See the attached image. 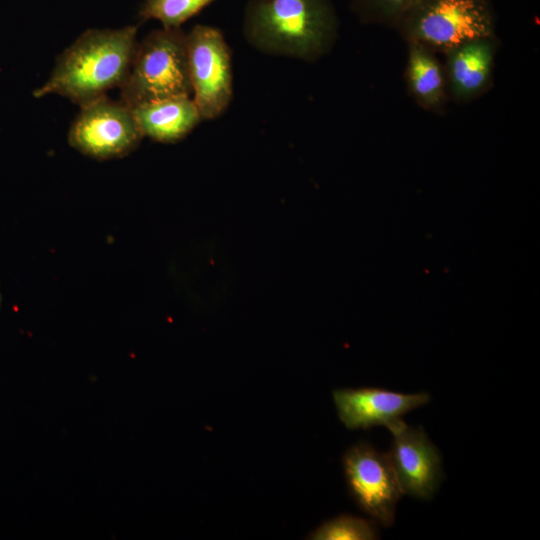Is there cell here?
<instances>
[{
	"mask_svg": "<svg viewBox=\"0 0 540 540\" xmlns=\"http://www.w3.org/2000/svg\"><path fill=\"white\" fill-rule=\"evenodd\" d=\"M242 29L263 54L314 62L332 50L339 24L331 0H248Z\"/></svg>",
	"mask_w": 540,
	"mask_h": 540,
	"instance_id": "1",
	"label": "cell"
},
{
	"mask_svg": "<svg viewBox=\"0 0 540 540\" xmlns=\"http://www.w3.org/2000/svg\"><path fill=\"white\" fill-rule=\"evenodd\" d=\"M132 111L144 137L162 143L182 140L203 121L191 96L146 103Z\"/></svg>",
	"mask_w": 540,
	"mask_h": 540,
	"instance_id": "11",
	"label": "cell"
},
{
	"mask_svg": "<svg viewBox=\"0 0 540 540\" xmlns=\"http://www.w3.org/2000/svg\"><path fill=\"white\" fill-rule=\"evenodd\" d=\"M496 36L463 43L445 55V77L448 94L456 102L466 103L484 94L491 86Z\"/></svg>",
	"mask_w": 540,
	"mask_h": 540,
	"instance_id": "10",
	"label": "cell"
},
{
	"mask_svg": "<svg viewBox=\"0 0 540 540\" xmlns=\"http://www.w3.org/2000/svg\"><path fill=\"white\" fill-rule=\"evenodd\" d=\"M136 36L132 25L88 29L57 57L50 77L33 96L59 95L81 107L120 88L129 74Z\"/></svg>",
	"mask_w": 540,
	"mask_h": 540,
	"instance_id": "2",
	"label": "cell"
},
{
	"mask_svg": "<svg viewBox=\"0 0 540 540\" xmlns=\"http://www.w3.org/2000/svg\"><path fill=\"white\" fill-rule=\"evenodd\" d=\"M395 28L407 43L443 54L468 41L496 36L489 0H420Z\"/></svg>",
	"mask_w": 540,
	"mask_h": 540,
	"instance_id": "4",
	"label": "cell"
},
{
	"mask_svg": "<svg viewBox=\"0 0 540 540\" xmlns=\"http://www.w3.org/2000/svg\"><path fill=\"white\" fill-rule=\"evenodd\" d=\"M342 464L348 492L359 509L381 526L390 527L403 493L388 454L358 442L345 451Z\"/></svg>",
	"mask_w": 540,
	"mask_h": 540,
	"instance_id": "7",
	"label": "cell"
},
{
	"mask_svg": "<svg viewBox=\"0 0 540 540\" xmlns=\"http://www.w3.org/2000/svg\"><path fill=\"white\" fill-rule=\"evenodd\" d=\"M420 0H352L361 20L396 27L401 18Z\"/></svg>",
	"mask_w": 540,
	"mask_h": 540,
	"instance_id": "15",
	"label": "cell"
},
{
	"mask_svg": "<svg viewBox=\"0 0 540 540\" xmlns=\"http://www.w3.org/2000/svg\"><path fill=\"white\" fill-rule=\"evenodd\" d=\"M406 82L414 100L425 110L440 114L448 100L444 66L436 53L419 43H408Z\"/></svg>",
	"mask_w": 540,
	"mask_h": 540,
	"instance_id": "12",
	"label": "cell"
},
{
	"mask_svg": "<svg viewBox=\"0 0 540 540\" xmlns=\"http://www.w3.org/2000/svg\"><path fill=\"white\" fill-rule=\"evenodd\" d=\"M192 99L202 120L220 117L233 99L231 50L216 27L197 24L186 33Z\"/></svg>",
	"mask_w": 540,
	"mask_h": 540,
	"instance_id": "5",
	"label": "cell"
},
{
	"mask_svg": "<svg viewBox=\"0 0 540 540\" xmlns=\"http://www.w3.org/2000/svg\"><path fill=\"white\" fill-rule=\"evenodd\" d=\"M0 306H1V294H0Z\"/></svg>",
	"mask_w": 540,
	"mask_h": 540,
	"instance_id": "16",
	"label": "cell"
},
{
	"mask_svg": "<svg viewBox=\"0 0 540 540\" xmlns=\"http://www.w3.org/2000/svg\"><path fill=\"white\" fill-rule=\"evenodd\" d=\"M388 430L393 441L387 454L402 493L430 499L443 478L439 450L422 428L410 427L402 419Z\"/></svg>",
	"mask_w": 540,
	"mask_h": 540,
	"instance_id": "8",
	"label": "cell"
},
{
	"mask_svg": "<svg viewBox=\"0 0 540 540\" xmlns=\"http://www.w3.org/2000/svg\"><path fill=\"white\" fill-rule=\"evenodd\" d=\"M179 96L192 97L186 33L162 27L137 42L119 100L133 109Z\"/></svg>",
	"mask_w": 540,
	"mask_h": 540,
	"instance_id": "3",
	"label": "cell"
},
{
	"mask_svg": "<svg viewBox=\"0 0 540 540\" xmlns=\"http://www.w3.org/2000/svg\"><path fill=\"white\" fill-rule=\"evenodd\" d=\"M143 137L132 109L107 95L81 106L68 131L69 145L97 160L124 157Z\"/></svg>",
	"mask_w": 540,
	"mask_h": 540,
	"instance_id": "6",
	"label": "cell"
},
{
	"mask_svg": "<svg viewBox=\"0 0 540 540\" xmlns=\"http://www.w3.org/2000/svg\"><path fill=\"white\" fill-rule=\"evenodd\" d=\"M337 415L350 429L385 426L389 429L406 413L430 400L426 392L404 394L380 388H344L332 393Z\"/></svg>",
	"mask_w": 540,
	"mask_h": 540,
	"instance_id": "9",
	"label": "cell"
},
{
	"mask_svg": "<svg viewBox=\"0 0 540 540\" xmlns=\"http://www.w3.org/2000/svg\"><path fill=\"white\" fill-rule=\"evenodd\" d=\"M306 539L311 540H374L379 539L378 523L349 514H341L323 522Z\"/></svg>",
	"mask_w": 540,
	"mask_h": 540,
	"instance_id": "13",
	"label": "cell"
},
{
	"mask_svg": "<svg viewBox=\"0 0 540 540\" xmlns=\"http://www.w3.org/2000/svg\"><path fill=\"white\" fill-rule=\"evenodd\" d=\"M213 1L215 0H144L139 16L143 21L155 19L164 28H181L183 23Z\"/></svg>",
	"mask_w": 540,
	"mask_h": 540,
	"instance_id": "14",
	"label": "cell"
}]
</instances>
